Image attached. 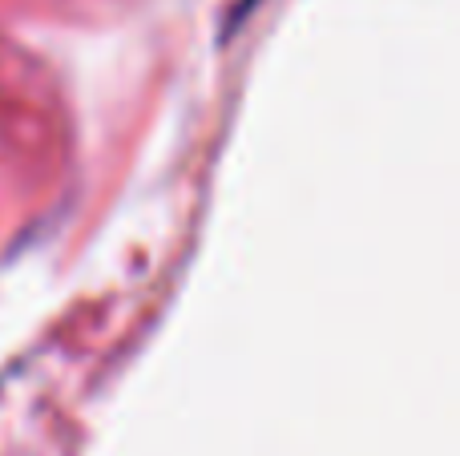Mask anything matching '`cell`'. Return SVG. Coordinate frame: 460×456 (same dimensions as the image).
Instances as JSON below:
<instances>
[]
</instances>
